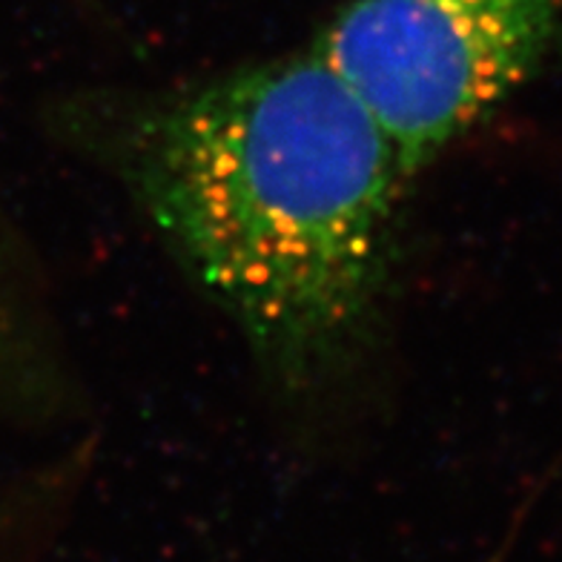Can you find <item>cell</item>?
<instances>
[{"label":"cell","instance_id":"cell-2","mask_svg":"<svg viewBox=\"0 0 562 562\" xmlns=\"http://www.w3.org/2000/svg\"><path fill=\"white\" fill-rule=\"evenodd\" d=\"M562 0H348L313 53L422 176L540 72Z\"/></svg>","mask_w":562,"mask_h":562},{"label":"cell","instance_id":"cell-3","mask_svg":"<svg viewBox=\"0 0 562 562\" xmlns=\"http://www.w3.org/2000/svg\"><path fill=\"white\" fill-rule=\"evenodd\" d=\"M18 273H21V261L15 259V247L7 241V233L0 227V307L9 299L12 288H15Z\"/></svg>","mask_w":562,"mask_h":562},{"label":"cell","instance_id":"cell-1","mask_svg":"<svg viewBox=\"0 0 562 562\" xmlns=\"http://www.w3.org/2000/svg\"><path fill=\"white\" fill-rule=\"evenodd\" d=\"M60 133L224 313L284 411L325 416L364 393L414 176L313 46L201 81L72 92Z\"/></svg>","mask_w":562,"mask_h":562}]
</instances>
